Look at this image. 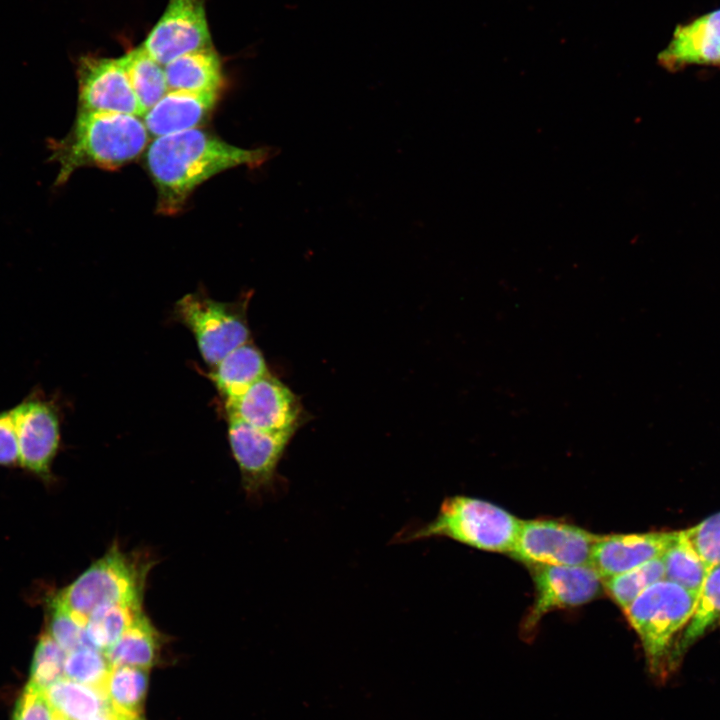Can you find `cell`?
I'll return each instance as SVG.
<instances>
[{"mask_svg":"<svg viewBox=\"0 0 720 720\" xmlns=\"http://www.w3.org/2000/svg\"><path fill=\"white\" fill-rule=\"evenodd\" d=\"M148 688V669L113 666L106 684L110 707L124 715L140 716Z\"/></svg>","mask_w":720,"mask_h":720,"instance_id":"cell-24","label":"cell"},{"mask_svg":"<svg viewBox=\"0 0 720 720\" xmlns=\"http://www.w3.org/2000/svg\"><path fill=\"white\" fill-rule=\"evenodd\" d=\"M663 579H665V565L661 556L604 579V585L615 603L625 610L644 590Z\"/></svg>","mask_w":720,"mask_h":720,"instance_id":"cell-26","label":"cell"},{"mask_svg":"<svg viewBox=\"0 0 720 720\" xmlns=\"http://www.w3.org/2000/svg\"><path fill=\"white\" fill-rule=\"evenodd\" d=\"M19 443V464L48 478L60 443V419L53 401L31 393L12 409Z\"/></svg>","mask_w":720,"mask_h":720,"instance_id":"cell-9","label":"cell"},{"mask_svg":"<svg viewBox=\"0 0 720 720\" xmlns=\"http://www.w3.org/2000/svg\"><path fill=\"white\" fill-rule=\"evenodd\" d=\"M683 532L708 573L720 565V512Z\"/></svg>","mask_w":720,"mask_h":720,"instance_id":"cell-30","label":"cell"},{"mask_svg":"<svg viewBox=\"0 0 720 720\" xmlns=\"http://www.w3.org/2000/svg\"><path fill=\"white\" fill-rule=\"evenodd\" d=\"M124 714L118 713L109 707L107 710L86 720H123Z\"/></svg>","mask_w":720,"mask_h":720,"instance_id":"cell-33","label":"cell"},{"mask_svg":"<svg viewBox=\"0 0 720 720\" xmlns=\"http://www.w3.org/2000/svg\"><path fill=\"white\" fill-rule=\"evenodd\" d=\"M296 431H266L228 418V437L247 493L256 495L277 481V466Z\"/></svg>","mask_w":720,"mask_h":720,"instance_id":"cell-8","label":"cell"},{"mask_svg":"<svg viewBox=\"0 0 720 720\" xmlns=\"http://www.w3.org/2000/svg\"><path fill=\"white\" fill-rule=\"evenodd\" d=\"M45 693L53 709L69 720H86L110 707L104 691L70 679L55 682Z\"/></svg>","mask_w":720,"mask_h":720,"instance_id":"cell-22","label":"cell"},{"mask_svg":"<svg viewBox=\"0 0 720 720\" xmlns=\"http://www.w3.org/2000/svg\"><path fill=\"white\" fill-rule=\"evenodd\" d=\"M251 296L221 302L200 293L183 296L175 306L190 329L204 361L213 367L228 353L250 341L247 308Z\"/></svg>","mask_w":720,"mask_h":720,"instance_id":"cell-6","label":"cell"},{"mask_svg":"<svg viewBox=\"0 0 720 720\" xmlns=\"http://www.w3.org/2000/svg\"><path fill=\"white\" fill-rule=\"evenodd\" d=\"M53 720H69V719L66 718L64 715H62L61 713H59L58 711L54 710Z\"/></svg>","mask_w":720,"mask_h":720,"instance_id":"cell-34","label":"cell"},{"mask_svg":"<svg viewBox=\"0 0 720 720\" xmlns=\"http://www.w3.org/2000/svg\"><path fill=\"white\" fill-rule=\"evenodd\" d=\"M599 535L551 520L520 523L511 556L534 566L590 565Z\"/></svg>","mask_w":720,"mask_h":720,"instance_id":"cell-7","label":"cell"},{"mask_svg":"<svg viewBox=\"0 0 720 720\" xmlns=\"http://www.w3.org/2000/svg\"><path fill=\"white\" fill-rule=\"evenodd\" d=\"M536 596L523 624L531 633L547 613L582 605L598 596L602 577L591 565L535 566Z\"/></svg>","mask_w":720,"mask_h":720,"instance_id":"cell-12","label":"cell"},{"mask_svg":"<svg viewBox=\"0 0 720 720\" xmlns=\"http://www.w3.org/2000/svg\"><path fill=\"white\" fill-rule=\"evenodd\" d=\"M217 92L168 91L144 115V124L155 138L196 128L210 114Z\"/></svg>","mask_w":720,"mask_h":720,"instance_id":"cell-16","label":"cell"},{"mask_svg":"<svg viewBox=\"0 0 720 720\" xmlns=\"http://www.w3.org/2000/svg\"><path fill=\"white\" fill-rule=\"evenodd\" d=\"M521 520L488 501L454 495L446 497L437 515L396 533L393 544L448 538L483 551L511 553Z\"/></svg>","mask_w":720,"mask_h":720,"instance_id":"cell-3","label":"cell"},{"mask_svg":"<svg viewBox=\"0 0 720 720\" xmlns=\"http://www.w3.org/2000/svg\"><path fill=\"white\" fill-rule=\"evenodd\" d=\"M85 625L55 597L52 599L47 633L67 653L82 647H93L87 638Z\"/></svg>","mask_w":720,"mask_h":720,"instance_id":"cell-29","label":"cell"},{"mask_svg":"<svg viewBox=\"0 0 720 720\" xmlns=\"http://www.w3.org/2000/svg\"><path fill=\"white\" fill-rule=\"evenodd\" d=\"M210 45L204 0H169L142 46L165 66L185 53Z\"/></svg>","mask_w":720,"mask_h":720,"instance_id":"cell-13","label":"cell"},{"mask_svg":"<svg viewBox=\"0 0 720 720\" xmlns=\"http://www.w3.org/2000/svg\"><path fill=\"white\" fill-rule=\"evenodd\" d=\"M53 712L45 690L28 683L17 702L13 720H53Z\"/></svg>","mask_w":720,"mask_h":720,"instance_id":"cell-31","label":"cell"},{"mask_svg":"<svg viewBox=\"0 0 720 720\" xmlns=\"http://www.w3.org/2000/svg\"><path fill=\"white\" fill-rule=\"evenodd\" d=\"M272 156L271 147L240 148L197 128L157 137L146 153L158 191L157 211L175 214L191 192L212 176L242 165L256 168Z\"/></svg>","mask_w":720,"mask_h":720,"instance_id":"cell-1","label":"cell"},{"mask_svg":"<svg viewBox=\"0 0 720 720\" xmlns=\"http://www.w3.org/2000/svg\"><path fill=\"white\" fill-rule=\"evenodd\" d=\"M164 71L169 91L218 93L223 84L221 62L211 45L175 58Z\"/></svg>","mask_w":720,"mask_h":720,"instance_id":"cell-17","label":"cell"},{"mask_svg":"<svg viewBox=\"0 0 720 720\" xmlns=\"http://www.w3.org/2000/svg\"><path fill=\"white\" fill-rule=\"evenodd\" d=\"M66 657L67 652L47 632L43 633L34 652L29 684L46 690L63 679Z\"/></svg>","mask_w":720,"mask_h":720,"instance_id":"cell-28","label":"cell"},{"mask_svg":"<svg viewBox=\"0 0 720 720\" xmlns=\"http://www.w3.org/2000/svg\"><path fill=\"white\" fill-rule=\"evenodd\" d=\"M665 579L699 595L708 571L683 530L663 555Z\"/></svg>","mask_w":720,"mask_h":720,"instance_id":"cell-25","label":"cell"},{"mask_svg":"<svg viewBox=\"0 0 720 720\" xmlns=\"http://www.w3.org/2000/svg\"><path fill=\"white\" fill-rule=\"evenodd\" d=\"M160 645L158 631L142 613L105 654L112 666L149 669L158 659Z\"/></svg>","mask_w":720,"mask_h":720,"instance_id":"cell-19","label":"cell"},{"mask_svg":"<svg viewBox=\"0 0 720 720\" xmlns=\"http://www.w3.org/2000/svg\"><path fill=\"white\" fill-rule=\"evenodd\" d=\"M112 667L104 652L94 647H82L67 653L64 673L72 681L93 686L106 693Z\"/></svg>","mask_w":720,"mask_h":720,"instance_id":"cell-27","label":"cell"},{"mask_svg":"<svg viewBox=\"0 0 720 720\" xmlns=\"http://www.w3.org/2000/svg\"><path fill=\"white\" fill-rule=\"evenodd\" d=\"M123 720H143L140 716H127L125 715Z\"/></svg>","mask_w":720,"mask_h":720,"instance_id":"cell-35","label":"cell"},{"mask_svg":"<svg viewBox=\"0 0 720 720\" xmlns=\"http://www.w3.org/2000/svg\"><path fill=\"white\" fill-rule=\"evenodd\" d=\"M19 464V443L14 415L11 409L0 412V465Z\"/></svg>","mask_w":720,"mask_h":720,"instance_id":"cell-32","label":"cell"},{"mask_svg":"<svg viewBox=\"0 0 720 720\" xmlns=\"http://www.w3.org/2000/svg\"><path fill=\"white\" fill-rule=\"evenodd\" d=\"M677 535L678 531L599 536L590 565L607 579L663 556Z\"/></svg>","mask_w":720,"mask_h":720,"instance_id":"cell-14","label":"cell"},{"mask_svg":"<svg viewBox=\"0 0 720 720\" xmlns=\"http://www.w3.org/2000/svg\"><path fill=\"white\" fill-rule=\"evenodd\" d=\"M658 62L670 71L689 65L720 66V9L678 25Z\"/></svg>","mask_w":720,"mask_h":720,"instance_id":"cell-15","label":"cell"},{"mask_svg":"<svg viewBox=\"0 0 720 720\" xmlns=\"http://www.w3.org/2000/svg\"><path fill=\"white\" fill-rule=\"evenodd\" d=\"M142 613V604L116 603L97 608L85 625L90 644L106 653Z\"/></svg>","mask_w":720,"mask_h":720,"instance_id":"cell-23","label":"cell"},{"mask_svg":"<svg viewBox=\"0 0 720 720\" xmlns=\"http://www.w3.org/2000/svg\"><path fill=\"white\" fill-rule=\"evenodd\" d=\"M697 597L663 579L649 586L624 610L654 677L664 678L672 670L675 644L693 614Z\"/></svg>","mask_w":720,"mask_h":720,"instance_id":"cell-4","label":"cell"},{"mask_svg":"<svg viewBox=\"0 0 720 720\" xmlns=\"http://www.w3.org/2000/svg\"><path fill=\"white\" fill-rule=\"evenodd\" d=\"M228 418L266 431H297L302 406L297 396L270 373L241 395L225 401Z\"/></svg>","mask_w":720,"mask_h":720,"instance_id":"cell-11","label":"cell"},{"mask_svg":"<svg viewBox=\"0 0 720 720\" xmlns=\"http://www.w3.org/2000/svg\"><path fill=\"white\" fill-rule=\"evenodd\" d=\"M268 373L261 351L249 341L216 363L210 378L226 401L241 395Z\"/></svg>","mask_w":720,"mask_h":720,"instance_id":"cell-18","label":"cell"},{"mask_svg":"<svg viewBox=\"0 0 720 720\" xmlns=\"http://www.w3.org/2000/svg\"><path fill=\"white\" fill-rule=\"evenodd\" d=\"M77 80L78 111L143 116L120 58L81 56Z\"/></svg>","mask_w":720,"mask_h":720,"instance_id":"cell-10","label":"cell"},{"mask_svg":"<svg viewBox=\"0 0 720 720\" xmlns=\"http://www.w3.org/2000/svg\"><path fill=\"white\" fill-rule=\"evenodd\" d=\"M720 622V565L707 575L692 616L680 634L672 654V669L687 649Z\"/></svg>","mask_w":720,"mask_h":720,"instance_id":"cell-20","label":"cell"},{"mask_svg":"<svg viewBox=\"0 0 720 720\" xmlns=\"http://www.w3.org/2000/svg\"><path fill=\"white\" fill-rule=\"evenodd\" d=\"M120 59L144 116L169 90L164 68L143 46Z\"/></svg>","mask_w":720,"mask_h":720,"instance_id":"cell-21","label":"cell"},{"mask_svg":"<svg viewBox=\"0 0 720 720\" xmlns=\"http://www.w3.org/2000/svg\"><path fill=\"white\" fill-rule=\"evenodd\" d=\"M151 563L113 545L55 598L86 624L97 608L116 603L142 604Z\"/></svg>","mask_w":720,"mask_h":720,"instance_id":"cell-5","label":"cell"},{"mask_svg":"<svg viewBox=\"0 0 720 720\" xmlns=\"http://www.w3.org/2000/svg\"><path fill=\"white\" fill-rule=\"evenodd\" d=\"M149 133L138 116L115 112L78 111L69 133L49 139V160L59 165L55 185L65 184L84 167L118 168L137 158Z\"/></svg>","mask_w":720,"mask_h":720,"instance_id":"cell-2","label":"cell"}]
</instances>
